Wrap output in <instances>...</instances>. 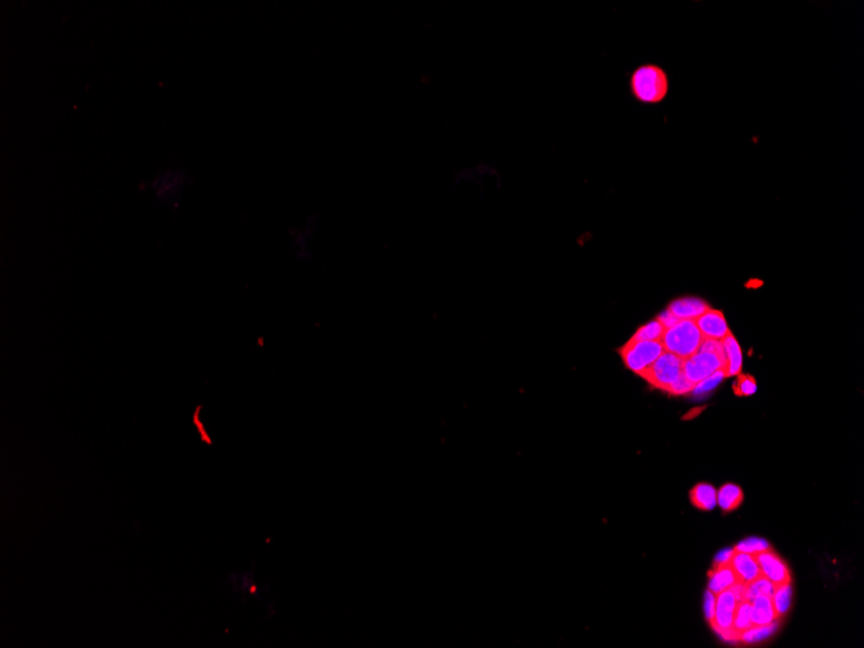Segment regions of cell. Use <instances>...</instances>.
Wrapping results in <instances>:
<instances>
[{
  "mask_svg": "<svg viewBox=\"0 0 864 648\" xmlns=\"http://www.w3.org/2000/svg\"><path fill=\"white\" fill-rule=\"evenodd\" d=\"M669 77L664 67L656 64H643L631 72L630 94L643 105H658L669 94Z\"/></svg>",
  "mask_w": 864,
  "mask_h": 648,
  "instance_id": "6da1fadb",
  "label": "cell"
},
{
  "mask_svg": "<svg viewBox=\"0 0 864 648\" xmlns=\"http://www.w3.org/2000/svg\"><path fill=\"white\" fill-rule=\"evenodd\" d=\"M703 335L694 320H681L665 330L661 339L664 350L681 358H689L700 348Z\"/></svg>",
  "mask_w": 864,
  "mask_h": 648,
  "instance_id": "7a4b0ae2",
  "label": "cell"
},
{
  "mask_svg": "<svg viewBox=\"0 0 864 648\" xmlns=\"http://www.w3.org/2000/svg\"><path fill=\"white\" fill-rule=\"evenodd\" d=\"M683 373V358L675 356L668 351H664L659 358L653 364L647 368L639 377L645 379L646 382L661 391L668 392V390L680 378Z\"/></svg>",
  "mask_w": 864,
  "mask_h": 648,
  "instance_id": "3957f363",
  "label": "cell"
},
{
  "mask_svg": "<svg viewBox=\"0 0 864 648\" xmlns=\"http://www.w3.org/2000/svg\"><path fill=\"white\" fill-rule=\"evenodd\" d=\"M664 351L665 350L661 342L630 339L629 342L625 343L619 350V353L623 358L625 366L637 375H641L659 358Z\"/></svg>",
  "mask_w": 864,
  "mask_h": 648,
  "instance_id": "277c9868",
  "label": "cell"
},
{
  "mask_svg": "<svg viewBox=\"0 0 864 648\" xmlns=\"http://www.w3.org/2000/svg\"><path fill=\"white\" fill-rule=\"evenodd\" d=\"M726 370V355L724 351L702 350L683 360V375L694 383L708 378L713 373Z\"/></svg>",
  "mask_w": 864,
  "mask_h": 648,
  "instance_id": "5b68a950",
  "label": "cell"
},
{
  "mask_svg": "<svg viewBox=\"0 0 864 648\" xmlns=\"http://www.w3.org/2000/svg\"><path fill=\"white\" fill-rule=\"evenodd\" d=\"M738 600L730 589L725 590L716 595V613L714 619L709 622L711 629L721 635L725 641L739 642L740 634L733 630V616L736 610Z\"/></svg>",
  "mask_w": 864,
  "mask_h": 648,
  "instance_id": "8992f818",
  "label": "cell"
},
{
  "mask_svg": "<svg viewBox=\"0 0 864 648\" xmlns=\"http://www.w3.org/2000/svg\"><path fill=\"white\" fill-rule=\"evenodd\" d=\"M755 558L761 569L762 576L766 577L770 583L774 585V588L792 583L791 569L782 559V556L777 555L772 549L763 553L755 554Z\"/></svg>",
  "mask_w": 864,
  "mask_h": 648,
  "instance_id": "52a82bcc",
  "label": "cell"
},
{
  "mask_svg": "<svg viewBox=\"0 0 864 648\" xmlns=\"http://www.w3.org/2000/svg\"><path fill=\"white\" fill-rule=\"evenodd\" d=\"M694 321H695L696 326L703 335V338L722 341L730 331L729 325L726 322L725 314L718 309L709 308L708 311H705L703 314H700Z\"/></svg>",
  "mask_w": 864,
  "mask_h": 648,
  "instance_id": "ba28073f",
  "label": "cell"
},
{
  "mask_svg": "<svg viewBox=\"0 0 864 648\" xmlns=\"http://www.w3.org/2000/svg\"><path fill=\"white\" fill-rule=\"evenodd\" d=\"M709 308L711 307L705 300L694 297L675 299L668 307V309L680 320H695Z\"/></svg>",
  "mask_w": 864,
  "mask_h": 648,
  "instance_id": "9c48e42d",
  "label": "cell"
},
{
  "mask_svg": "<svg viewBox=\"0 0 864 648\" xmlns=\"http://www.w3.org/2000/svg\"><path fill=\"white\" fill-rule=\"evenodd\" d=\"M730 564L738 576L740 583L748 585L762 576L761 569L757 564L755 555L735 551Z\"/></svg>",
  "mask_w": 864,
  "mask_h": 648,
  "instance_id": "30bf717a",
  "label": "cell"
},
{
  "mask_svg": "<svg viewBox=\"0 0 864 648\" xmlns=\"http://www.w3.org/2000/svg\"><path fill=\"white\" fill-rule=\"evenodd\" d=\"M709 583L708 590L714 595L730 589L735 583H740L738 576L735 573L731 564H713V569L709 571Z\"/></svg>",
  "mask_w": 864,
  "mask_h": 648,
  "instance_id": "8fae6325",
  "label": "cell"
},
{
  "mask_svg": "<svg viewBox=\"0 0 864 648\" xmlns=\"http://www.w3.org/2000/svg\"><path fill=\"white\" fill-rule=\"evenodd\" d=\"M751 619L753 627H765L779 619L771 598L760 595L751 602Z\"/></svg>",
  "mask_w": 864,
  "mask_h": 648,
  "instance_id": "7c38bea8",
  "label": "cell"
},
{
  "mask_svg": "<svg viewBox=\"0 0 864 648\" xmlns=\"http://www.w3.org/2000/svg\"><path fill=\"white\" fill-rule=\"evenodd\" d=\"M721 342L724 346L726 355V378L739 375L741 372V366H743V353L740 350L739 343L733 336L731 330Z\"/></svg>",
  "mask_w": 864,
  "mask_h": 648,
  "instance_id": "4fadbf2b",
  "label": "cell"
},
{
  "mask_svg": "<svg viewBox=\"0 0 864 648\" xmlns=\"http://www.w3.org/2000/svg\"><path fill=\"white\" fill-rule=\"evenodd\" d=\"M689 501L699 510L711 511L717 506V490L708 483H699L689 490Z\"/></svg>",
  "mask_w": 864,
  "mask_h": 648,
  "instance_id": "5bb4252c",
  "label": "cell"
},
{
  "mask_svg": "<svg viewBox=\"0 0 864 648\" xmlns=\"http://www.w3.org/2000/svg\"><path fill=\"white\" fill-rule=\"evenodd\" d=\"M743 500H744L743 489L736 484L727 483L718 489L717 503L725 512L736 510L743 503Z\"/></svg>",
  "mask_w": 864,
  "mask_h": 648,
  "instance_id": "9a60e30c",
  "label": "cell"
},
{
  "mask_svg": "<svg viewBox=\"0 0 864 648\" xmlns=\"http://www.w3.org/2000/svg\"><path fill=\"white\" fill-rule=\"evenodd\" d=\"M733 627L736 633L740 634V637L753 627V622L751 619V602H748V600L738 602L735 616H733Z\"/></svg>",
  "mask_w": 864,
  "mask_h": 648,
  "instance_id": "2e32d148",
  "label": "cell"
},
{
  "mask_svg": "<svg viewBox=\"0 0 864 648\" xmlns=\"http://www.w3.org/2000/svg\"><path fill=\"white\" fill-rule=\"evenodd\" d=\"M665 330L658 319L647 322L643 326L638 329L637 331L633 335L631 339L634 341H651V342H661L663 336L665 334Z\"/></svg>",
  "mask_w": 864,
  "mask_h": 648,
  "instance_id": "e0dca14e",
  "label": "cell"
},
{
  "mask_svg": "<svg viewBox=\"0 0 864 648\" xmlns=\"http://www.w3.org/2000/svg\"><path fill=\"white\" fill-rule=\"evenodd\" d=\"M791 583H784V585H782V586H777V588H775V590H774V594H772V597H771L772 605H774V607H775V611H777V616H779V617L784 616V615L788 612V610H790V607H791Z\"/></svg>",
  "mask_w": 864,
  "mask_h": 648,
  "instance_id": "ac0fdd59",
  "label": "cell"
},
{
  "mask_svg": "<svg viewBox=\"0 0 864 648\" xmlns=\"http://www.w3.org/2000/svg\"><path fill=\"white\" fill-rule=\"evenodd\" d=\"M774 585L770 583L766 577H758L755 581H752L747 585V591H746V600L752 602L755 597L760 595H766V597H772L774 594Z\"/></svg>",
  "mask_w": 864,
  "mask_h": 648,
  "instance_id": "d6986e66",
  "label": "cell"
},
{
  "mask_svg": "<svg viewBox=\"0 0 864 648\" xmlns=\"http://www.w3.org/2000/svg\"><path fill=\"white\" fill-rule=\"evenodd\" d=\"M733 549H735V551L755 555V554L763 553V551L771 550L772 547H771V545H770L769 542H768L766 539H758V537H751V539H743V541L739 542V544H738L736 547H733Z\"/></svg>",
  "mask_w": 864,
  "mask_h": 648,
  "instance_id": "ffe728a7",
  "label": "cell"
},
{
  "mask_svg": "<svg viewBox=\"0 0 864 648\" xmlns=\"http://www.w3.org/2000/svg\"><path fill=\"white\" fill-rule=\"evenodd\" d=\"M775 630H777V621L771 622L769 625H765V627H753L741 635L740 641L744 642V643L760 642L770 635H772L775 633Z\"/></svg>",
  "mask_w": 864,
  "mask_h": 648,
  "instance_id": "44dd1931",
  "label": "cell"
},
{
  "mask_svg": "<svg viewBox=\"0 0 864 648\" xmlns=\"http://www.w3.org/2000/svg\"><path fill=\"white\" fill-rule=\"evenodd\" d=\"M757 391V382L755 377L749 375V374H739L738 379L733 385V393L740 397H746V396H752Z\"/></svg>",
  "mask_w": 864,
  "mask_h": 648,
  "instance_id": "7402d4cb",
  "label": "cell"
},
{
  "mask_svg": "<svg viewBox=\"0 0 864 648\" xmlns=\"http://www.w3.org/2000/svg\"><path fill=\"white\" fill-rule=\"evenodd\" d=\"M725 378L726 373L724 369H721V370H718V372L713 373V374L709 375L708 378L703 379L702 382L696 383L695 388H694L692 393H695V395H704V393L709 392V391H711L714 387L717 386L718 383H719L722 379Z\"/></svg>",
  "mask_w": 864,
  "mask_h": 648,
  "instance_id": "603a6c76",
  "label": "cell"
},
{
  "mask_svg": "<svg viewBox=\"0 0 864 648\" xmlns=\"http://www.w3.org/2000/svg\"><path fill=\"white\" fill-rule=\"evenodd\" d=\"M696 383L691 382L689 379L686 378L682 373L681 377L674 382L670 388L668 390V393L673 395V396H682V395H687L692 392L695 388Z\"/></svg>",
  "mask_w": 864,
  "mask_h": 648,
  "instance_id": "cb8c5ba5",
  "label": "cell"
},
{
  "mask_svg": "<svg viewBox=\"0 0 864 648\" xmlns=\"http://www.w3.org/2000/svg\"><path fill=\"white\" fill-rule=\"evenodd\" d=\"M704 611H705V617L708 620V622H711V620L714 619V613H716V595L707 590L705 591V598H704Z\"/></svg>",
  "mask_w": 864,
  "mask_h": 648,
  "instance_id": "d4e9b609",
  "label": "cell"
},
{
  "mask_svg": "<svg viewBox=\"0 0 864 648\" xmlns=\"http://www.w3.org/2000/svg\"><path fill=\"white\" fill-rule=\"evenodd\" d=\"M656 319L659 320L660 324H661V325H663V326H664L665 329H670L672 326H674L677 322H680V321H681L680 319H677V317H675V316H674V314H672V312H670L668 308L665 309V311H664V312H661V314H660Z\"/></svg>",
  "mask_w": 864,
  "mask_h": 648,
  "instance_id": "484cf974",
  "label": "cell"
},
{
  "mask_svg": "<svg viewBox=\"0 0 864 648\" xmlns=\"http://www.w3.org/2000/svg\"><path fill=\"white\" fill-rule=\"evenodd\" d=\"M733 553H735L733 549H726L724 551L718 554L716 559L713 561V564H729V563H731Z\"/></svg>",
  "mask_w": 864,
  "mask_h": 648,
  "instance_id": "4316f807",
  "label": "cell"
}]
</instances>
